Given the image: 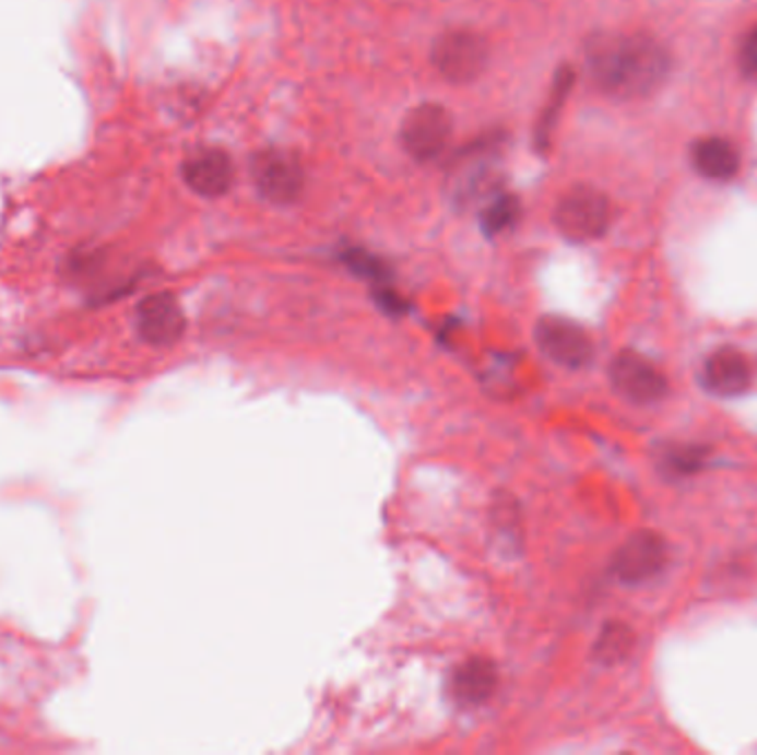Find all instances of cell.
Wrapping results in <instances>:
<instances>
[{
	"label": "cell",
	"mask_w": 757,
	"mask_h": 755,
	"mask_svg": "<svg viewBox=\"0 0 757 755\" xmlns=\"http://www.w3.org/2000/svg\"><path fill=\"white\" fill-rule=\"evenodd\" d=\"M594 87L614 101L655 94L671 71L666 49L644 34H599L584 49Z\"/></svg>",
	"instance_id": "6da1fadb"
},
{
	"label": "cell",
	"mask_w": 757,
	"mask_h": 755,
	"mask_svg": "<svg viewBox=\"0 0 757 755\" xmlns=\"http://www.w3.org/2000/svg\"><path fill=\"white\" fill-rule=\"evenodd\" d=\"M554 222L560 235L569 241H594L607 233L612 207L601 191L592 187H576L558 200Z\"/></svg>",
	"instance_id": "7a4b0ae2"
},
{
	"label": "cell",
	"mask_w": 757,
	"mask_h": 755,
	"mask_svg": "<svg viewBox=\"0 0 757 755\" xmlns=\"http://www.w3.org/2000/svg\"><path fill=\"white\" fill-rule=\"evenodd\" d=\"M454 122L450 111L437 103L416 105L401 122L399 140L405 153L416 162H433L441 157L452 140Z\"/></svg>",
	"instance_id": "3957f363"
},
{
	"label": "cell",
	"mask_w": 757,
	"mask_h": 755,
	"mask_svg": "<svg viewBox=\"0 0 757 755\" xmlns=\"http://www.w3.org/2000/svg\"><path fill=\"white\" fill-rule=\"evenodd\" d=\"M489 62V49L483 36L470 30H452L437 38L433 64L452 85H468L483 75Z\"/></svg>",
	"instance_id": "277c9868"
},
{
	"label": "cell",
	"mask_w": 757,
	"mask_h": 755,
	"mask_svg": "<svg viewBox=\"0 0 757 755\" xmlns=\"http://www.w3.org/2000/svg\"><path fill=\"white\" fill-rule=\"evenodd\" d=\"M669 565V545L666 541L651 532L642 530L631 534L616 552L612 561V574L625 585H642L658 578Z\"/></svg>",
	"instance_id": "5b68a950"
},
{
	"label": "cell",
	"mask_w": 757,
	"mask_h": 755,
	"mask_svg": "<svg viewBox=\"0 0 757 755\" xmlns=\"http://www.w3.org/2000/svg\"><path fill=\"white\" fill-rule=\"evenodd\" d=\"M539 349L558 366L582 368L594 359V344L582 326L567 317L547 315L536 323Z\"/></svg>",
	"instance_id": "8992f818"
},
{
	"label": "cell",
	"mask_w": 757,
	"mask_h": 755,
	"mask_svg": "<svg viewBox=\"0 0 757 755\" xmlns=\"http://www.w3.org/2000/svg\"><path fill=\"white\" fill-rule=\"evenodd\" d=\"M252 182L269 202L291 204L304 191V169L295 155L269 149L252 160Z\"/></svg>",
	"instance_id": "52a82bcc"
},
{
	"label": "cell",
	"mask_w": 757,
	"mask_h": 755,
	"mask_svg": "<svg viewBox=\"0 0 757 755\" xmlns=\"http://www.w3.org/2000/svg\"><path fill=\"white\" fill-rule=\"evenodd\" d=\"M616 392L631 403H655L669 394L664 373L638 353H620L610 368Z\"/></svg>",
	"instance_id": "ba28073f"
},
{
	"label": "cell",
	"mask_w": 757,
	"mask_h": 755,
	"mask_svg": "<svg viewBox=\"0 0 757 755\" xmlns=\"http://www.w3.org/2000/svg\"><path fill=\"white\" fill-rule=\"evenodd\" d=\"M135 328L151 346H174L187 328L185 312L171 293L149 295L135 310Z\"/></svg>",
	"instance_id": "9c48e42d"
},
{
	"label": "cell",
	"mask_w": 757,
	"mask_h": 755,
	"mask_svg": "<svg viewBox=\"0 0 757 755\" xmlns=\"http://www.w3.org/2000/svg\"><path fill=\"white\" fill-rule=\"evenodd\" d=\"M755 377H757L755 362L746 353L733 346H726V349L713 351L705 359L700 379L711 394L731 399V397L744 394L753 386Z\"/></svg>",
	"instance_id": "30bf717a"
},
{
	"label": "cell",
	"mask_w": 757,
	"mask_h": 755,
	"mask_svg": "<svg viewBox=\"0 0 757 755\" xmlns=\"http://www.w3.org/2000/svg\"><path fill=\"white\" fill-rule=\"evenodd\" d=\"M185 185L202 198H220L233 185V162L222 149H202L182 164Z\"/></svg>",
	"instance_id": "8fae6325"
},
{
	"label": "cell",
	"mask_w": 757,
	"mask_h": 755,
	"mask_svg": "<svg viewBox=\"0 0 757 755\" xmlns=\"http://www.w3.org/2000/svg\"><path fill=\"white\" fill-rule=\"evenodd\" d=\"M498 685L496 664L487 658H470L461 662L450 676V698L465 709L481 707L492 698Z\"/></svg>",
	"instance_id": "7c38bea8"
},
{
	"label": "cell",
	"mask_w": 757,
	"mask_h": 755,
	"mask_svg": "<svg viewBox=\"0 0 757 755\" xmlns=\"http://www.w3.org/2000/svg\"><path fill=\"white\" fill-rule=\"evenodd\" d=\"M691 160L702 178L715 182L731 180L740 169V155L724 138L698 140L691 149Z\"/></svg>",
	"instance_id": "4fadbf2b"
},
{
	"label": "cell",
	"mask_w": 757,
	"mask_h": 755,
	"mask_svg": "<svg viewBox=\"0 0 757 755\" xmlns=\"http://www.w3.org/2000/svg\"><path fill=\"white\" fill-rule=\"evenodd\" d=\"M573 85V71L569 67H563L556 71V78H554V85H552V92H549V98L545 103V109L541 114V120L536 125V135H534V142H536V149H547L549 142H552V131L556 127V120L560 116V109L569 96V90Z\"/></svg>",
	"instance_id": "5bb4252c"
},
{
	"label": "cell",
	"mask_w": 757,
	"mask_h": 755,
	"mask_svg": "<svg viewBox=\"0 0 757 755\" xmlns=\"http://www.w3.org/2000/svg\"><path fill=\"white\" fill-rule=\"evenodd\" d=\"M636 636L625 623H607L594 645V658L603 664L623 662L634 649Z\"/></svg>",
	"instance_id": "9a60e30c"
},
{
	"label": "cell",
	"mask_w": 757,
	"mask_h": 755,
	"mask_svg": "<svg viewBox=\"0 0 757 755\" xmlns=\"http://www.w3.org/2000/svg\"><path fill=\"white\" fill-rule=\"evenodd\" d=\"M519 211L521 207L514 196H494L481 217L483 231L487 235H498L502 231H508L517 222Z\"/></svg>",
	"instance_id": "2e32d148"
},
{
	"label": "cell",
	"mask_w": 757,
	"mask_h": 755,
	"mask_svg": "<svg viewBox=\"0 0 757 755\" xmlns=\"http://www.w3.org/2000/svg\"><path fill=\"white\" fill-rule=\"evenodd\" d=\"M664 470H669L671 474H696L698 470H702L705 461H707V450L705 448H694V446H683V448H671L669 452H664Z\"/></svg>",
	"instance_id": "e0dca14e"
},
{
	"label": "cell",
	"mask_w": 757,
	"mask_h": 755,
	"mask_svg": "<svg viewBox=\"0 0 757 755\" xmlns=\"http://www.w3.org/2000/svg\"><path fill=\"white\" fill-rule=\"evenodd\" d=\"M344 262L348 264L351 271H355L362 278H370V280H379V282L388 278V269L381 264V260L366 253V250H362V248H353V250H348V253H344Z\"/></svg>",
	"instance_id": "ac0fdd59"
},
{
	"label": "cell",
	"mask_w": 757,
	"mask_h": 755,
	"mask_svg": "<svg viewBox=\"0 0 757 755\" xmlns=\"http://www.w3.org/2000/svg\"><path fill=\"white\" fill-rule=\"evenodd\" d=\"M740 67L746 75L757 78V27H753L740 47Z\"/></svg>",
	"instance_id": "d6986e66"
}]
</instances>
